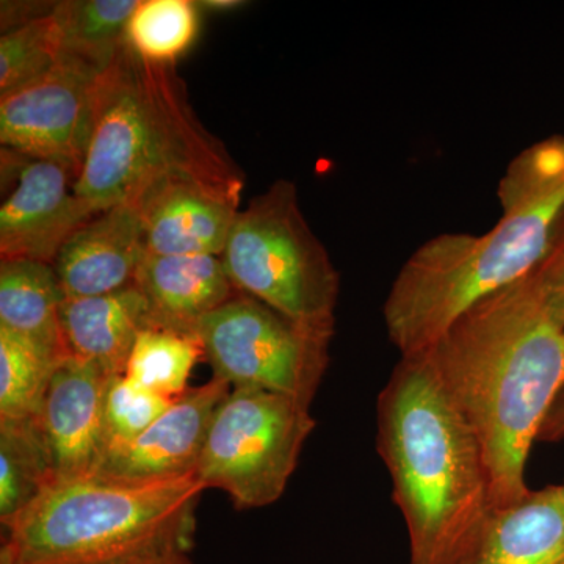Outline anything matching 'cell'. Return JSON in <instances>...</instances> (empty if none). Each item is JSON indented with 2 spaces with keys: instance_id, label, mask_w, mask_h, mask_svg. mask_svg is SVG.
I'll list each match as a JSON object with an SVG mask.
<instances>
[{
  "instance_id": "obj_1",
  "label": "cell",
  "mask_w": 564,
  "mask_h": 564,
  "mask_svg": "<svg viewBox=\"0 0 564 564\" xmlns=\"http://www.w3.org/2000/svg\"><path fill=\"white\" fill-rule=\"evenodd\" d=\"M429 355L480 443L494 510L518 503L530 492V451L564 386V326L533 273L470 306Z\"/></svg>"
},
{
  "instance_id": "obj_2",
  "label": "cell",
  "mask_w": 564,
  "mask_h": 564,
  "mask_svg": "<svg viewBox=\"0 0 564 564\" xmlns=\"http://www.w3.org/2000/svg\"><path fill=\"white\" fill-rule=\"evenodd\" d=\"M497 196L502 217L488 232L440 234L403 263L383 306L400 356L429 351L470 306L543 261L564 215V135L516 155Z\"/></svg>"
},
{
  "instance_id": "obj_3",
  "label": "cell",
  "mask_w": 564,
  "mask_h": 564,
  "mask_svg": "<svg viewBox=\"0 0 564 564\" xmlns=\"http://www.w3.org/2000/svg\"><path fill=\"white\" fill-rule=\"evenodd\" d=\"M377 448L410 540V564H448L492 513L480 443L429 351L400 356L378 397Z\"/></svg>"
},
{
  "instance_id": "obj_4",
  "label": "cell",
  "mask_w": 564,
  "mask_h": 564,
  "mask_svg": "<svg viewBox=\"0 0 564 564\" xmlns=\"http://www.w3.org/2000/svg\"><path fill=\"white\" fill-rule=\"evenodd\" d=\"M170 177L242 199V170L196 117L174 65L144 61L126 43L99 76L90 144L74 191L96 215L135 203Z\"/></svg>"
},
{
  "instance_id": "obj_5",
  "label": "cell",
  "mask_w": 564,
  "mask_h": 564,
  "mask_svg": "<svg viewBox=\"0 0 564 564\" xmlns=\"http://www.w3.org/2000/svg\"><path fill=\"white\" fill-rule=\"evenodd\" d=\"M204 491L196 475L52 484L2 527L0 564H140L191 554Z\"/></svg>"
},
{
  "instance_id": "obj_6",
  "label": "cell",
  "mask_w": 564,
  "mask_h": 564,
  "mask_svg": "<svg viewBox=\"0 0 564 564\" xmlns=\"http://www.w3.org/2000/svg\"><path fill=\"white\" fill-rule=\"evenodd\" d=\"M221 259L237 291L334 337L339 272L292 181L273 182L237 214Z\"/></svg>"
},
{
  "instance_id": "obj_7",
  "label": "cell",
  "mask_w": 564,
  "mask_h": 564,
  "mask_svg": "<svg viewBox=\"0 0 564 564\" xmlns=\"http://www.w3.org/2000/svg\"><path fill=\"white\" fill-rule=\"evenodd\" d=\"M317 425L311 408L256 388H232L212 419L196 478L236 510L281 499Z\"/></svg>"
},
{
  "instance_id": "obj_8",
  "label": "cell",
  "mask_w": 564,
  "mask_h": 564,
  "mask_svg": "<svg viewBox=\"0 0 564 564\" xmlns=\"http://www.w3.org/2000/svg\"><path fill=\"white\" fill-rule=\"evenodd\" d=\"M196 337L214 377L307 408L328 370L333 340L240 292L199 323Z\"/></svg>"
},
{
  "instance_id": "obj_9",
  "label": "cell",
  "mask_w": 564,
  "mask_h": 564,
  "mask_svg": "<svg viewBox=\"0 0 564 564\" xmlns=\"http://www.w3.org/2000/svg\"><path fill=\"white\" fill-rule=\"evenodd\" d=\"M102 70L62 55L40 79L0 96V144L25 158L62 163L79 174L90 144Z\"/></svg>"
},
{
  "instance_id": "obj_10",
  "label": "cell",
  "mask_w": 564,
  "mask_h": 564,
  "mask_svg": "<svg viewBox=\"0 0 564 564\" xmlns=\"http://www.w3.org/2000/svg\"><path fill=\"white\" fill-rule=\"evenodd\" d=\"M77 174L57 162L25 158L2 148L0 259L52 263L63 243L95 215L74 191Z\"/></svg>"
},
{
  "instance_id": "obj_11",
  "label": "cell",
  "mask_w": 564,
  "mask_h": 564,
  "mask_svg": "<svg viewBox=\"0 0 564 564\" xmlns=\"http://www.w3.org/2000/svg\"><path fill=\"white\" fill-rule=\"evenodd\" d=\"M111 378L76 358L65 359L52 373L43 403L31 421L46 459L50 485L91 477L98 470L106 452L104 403Z\"/></svg>"
},
{
  "instance_id": "obj_12",
  "label": "cell",
  "mask_w": 564,
  "mask_h": 564,
  "mask_svg": "<svg viewBox=\"0 0 564 564\" xmlns=\"http://www.w3.org/2000/svg\"><path fill=\"white\" fill-rule=\"evenodd\" d=\"M232 386L221 378L188 388L147 432L104 455L96 477L165 481L195 475L215 411Z\"/></svg>"
},
{
  "instance_id": "obj_13",
  "label": "cell",
  "mask_w": 564,
  "mask_h": 564,
  "mask_svg": "<svg viewBox=\"0 0 564 564\" xmlns=\"http://www.w3.org/2000/svg\"><path fill=\"white\" fill-rule=\"evenodd\" d=\"M144 254L140 212L135 204H121L80 226L52 267L65 299H91L132 285Z\"/></svg>"
},
{
  "instance_id": "obj_14",
  "label": "cell",
  "mask_w": 564,
  "mask_h": 564,
  "mask_svg": "<svg viewBox=\"0 0 564 564\" xmlns=\"http://www.w3.org/2000/svg\"><path fill=\"white\" fill-rule=\"evenodd\" d=\"M132 204L154 256H221L240 212L239 203L181 177L158 182Z\"/></svg>"
},
{
  "instance_id": "obj_15",
  "label": "cell",
  "mask_w": 564,
  "mask_h": 564,
  "mask_svg": "<svg viewBox=\"0 0 564 564\" xmlns=\"http://www.w3.org/2000/svg\"><path fill=\"white\" fill-rule=\"evenodd\" d=\"M133 284L150 304L151 326L195 337L199 323L239 292L221 256L147 252Z\"/></svg>"
},
{
  "instance_id": "obj_16",
  "label": "cell",
  "mask_w": 564,
  "mask_h": 564,
  "mask_svg": "<svg viewBox=\"0 0 564 564\" xmlns=\"http://www.w3.org/2000/svg\"><path fill=\"white\" fill-rule=\"evenodd\" d=\"M448 564H564L562 485L530 489L518 503L492 510Z\"/></svg>"
},
{
  "instance_id": "obj_17",
  "label": "cell",
  "mask_w": 564,
  "mask_h": 564,
  "mask_svg": "<svg viewBox=\"0 0 564 564\" xmlns=\"http://www.w3.org/2000/svg\"><path fill=\"white\" fill-rule=\"evenodd\" d=\"M61 325L70 358L121 377L137 337L151 326L150 304L135 284L109 295L65 299Z\"/></svg>"
},
{
  "instance_id": "obj_18",
  "label": "cell",
  "mask_w": 564,
  "mask_h": 564,
  "mask_svg": "<svg viewBox=\"0 0 564 564\" xmlns=\"http://www.w3.org/2000/svg\"><path fill=\"white\" fill-rule=\"evenodd\" d=\"M63 300L52 263L0 259V328L21 337L55 364L70 358L61 325Z\"/></svg>"
},
{
  "instance_id": "obj_19",
  "label": "cell",
  "mask_w": 564,
  "mask_h": 564,
  "mask_svg": "<svg viewBox=\"0 0 564 564\" xmlns=\"http://www.w3.org/2000/svg\"><path fill=\"white\" fill-rule=\"evenodd\" d=\"M139 0H63L52 18L62 55L104 70L128 43V24Z\"/></svg>"
},
{
  "instance_id": "obj_20",
  "label": "cell",
  "mask_w": 564,
  "mask_h": 564,
  "mask_svg": "<svg viewBox=\"0 0 564 564\" xmlns=\"http://www.w3.org/2000/svg\"><path fill=\"white\" fill-rule=\"evenodd\" d=\"M202 358L198 337L150 326L137 337L124 377L137 388L176 400L191 388L188 380Z\"/></svg>"
},
{
  "instance_id": "obj_21",
  "label": "cell",
  "mask_w": 564,
  "mask_h": 564,
  "mask_svg": "<svg viewBox=\"0 0 564 564\" xmlns=\"http://www.w3.org/2000/svg\"><path fill=\"white\" fill-rule=\"evenodd\" d=\"M199 7L192 0H139L128 24V43L148 62L174 65L199 31Z\"/></svg>"
},
{
  "instance_id": "obj_22",
  "label": "cell",
  "mask_w": 564,
  "mask_h": 564,
  "mask_svg": "<svg viewBox=\"0 0 564 564\" xmlns=\"http://www.w3.org/2000/svg\"><path fill=\"white\" fill-rule=\"evenodd\" d=\"M50 486L31 422H0V522L10 524Z\"/></svg>"
},
{
  "instance_id": "obj_23",
  "label": "cell",
  "mask_w": 564,
  "mask_h": 564,
  "mask_svg": "<svg viewBox=\"0 0 564 564\" xmlns=\"http://www.w3.org/2000/svg\"><path fill=\"white\" fill-rule=\"evenodd\" d=\"M57 366L21 337L0 328V422H31Z\"/></svg>"
},
{
  "instance_id": "obj_24",
  "label": "cell",
  "mask_w": 564,
  "mask_h": 564,
  "mask_svg": "<svg viewBox=\"0 0 564 564\" xmlns=\"http://www.w3.org/2000/svg\"><path fill=\"white\" fill-rule=\"evenodd\" d=\"M62 58L52 13L0 36V96L50 73Z\"/></svg>"
},
{
  "instance_id": "obj_25",
  "label": "cell",
  "mask_w": 564,
  "mask_h": 564,
  "mask_svg": "<svg viewBox=\"0 0 564 564\" xmlns=\"http://www.w3.org/2000/svg\"><path fill=\"white\" fill-rule=\"evenodd\" d=\"M173 402L159 393L137 388L124 375L111 378L104 403V455L137 440Z\"/></svg>"
},
{
  "instance_id": "obj_26",
  "label": "cell",
  "mask_w": 564,
  "mask_h": 564,
  "mask_svg": "<svg viewBox=\"0 0 564 564\" xmlns=\"http://www.w3.org/2000/svg\"><path fill=\"white\" fill-rule=\"evenodd\" d=\"M533 276L549 311L564 326V215Z\"/></svg>"
},
{
  "instance_id": "obj_27",
  "label": "cell",
  "mask_w": 564,
  "mask_h": 564,
  "mask_svg": "<svg viewBox=\"0 0 564 564\" xmlns=\"http://www.w3.org/2000/svg\"><path fill=\"white\" fill-rule=\"evenodd\" d=\"M57 2H2V33L13 31L29 22L47 17L55 9Z\"/></svg>"
},
{
  "instance_id": "obj_28",
  "label": "cell",
  "mask_w": 564,
  "mask_h": 564,
  "mask_svg": "<svg viewBox=\"0 0 564 564\" xmlns=\"http://www.w3.org/2000/svg\"><path fill=\"white\" fill-rule=\"evenodd\" d=\"M562 440H564V386L545 415L540 436H538V441L543 443H556Z\"/></svg>"
},
{
  "instance_id": "obj_29",
  "label": "cell",
  "mask_w": 564,
  "mask_h": 564,
  "mask_svg": "<svg viewBox=\"0 0 564 564\" xmlns=\"http://www.w3.org/2000/svg\"><path fill=\"white\" fill-rule=\"evenodd\" d=\"M196 3H198V7L212 11H228L243 6V2H240V0H203V2Z\"/></svg>"
},
{
  "instance_id": "obj_30",
  "label": "cell",
  "mask_w": 564,
  "mask_h": 564,
  "mask_svg": "<svg viewBox=\"0 0 564 564\" xmlns=\"http://www.w3.org/2000/svg\"><path fill=\"white\" fill-rule=\"evenodd\" d=\"M140 564H193L188 554H176L163 556V558L152 560V562Z\"/></svg>"
},
{
  "instance_id": "obj_31",
  "label": "cell",
  "mask_w": 564,
  "mask_h": 564,
  "mask_svg": "<svg viewBox=\"0 0 564 564\" xmlns=\"http://www.w3.org/2000/svg\"><path fill=\"white\" fill-rule=\"evenodd\" d=\"M563 500H564V484L562 485Z\"/></svg>"
}]
</instances>
